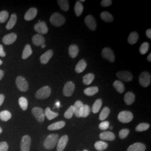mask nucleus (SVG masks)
<instances>
[{"label": "nucleus", "instance_id": "1", "mask_svg": "<svg viewBox=\"0 0 151 151\" xmlns=\"http://www.w3.org/2000/svg\"><path fill=\"white\" fill-rule=\"evenodd\" d=\"M59 136L57 134L49 135L44 142V147L47 150H52L57 145Z\"/></svg>", "mask_w": 151, "mask_h": 151}, {"label": "nucleus", "instance_id": "2", "mask_svg": "<svg viewBox=\"0 0 151 151\" xmlns=\"http://www.w3.org/2000/svg\"><path fill=\"white\" fill-rule=\"evenodd\" d=\"M51 24L57 27L62 26L65 22V19L62 15L58 12H54L50 17Z\"/></svg>", "mask_w": 151, "mask_h": 151}, {"label": "nucleus", "instance_id": "3", "mask_svg": "<svg viewBox=\"0 0 151 151\" xmlns=\"http://www.w3.org/2000/svg\"><path fill=\"white\" fill-rule=\"evenodd\" d=\"M51 94V88L48 86L43 87L35 93V97L38 99H45L48 98Z\"/></svg>", "mask_w": 151, "mask_h": 151}, {"label": "nucleus", "instance_id": "4", "mask_svg": "<svg viewBox=\"0 0 151 151\" xmlns=\"http://www.w3.org/2000/svg\"><path fill=\"white\" fill-rule=\"evenodd\" d=\"M151 75L149 72L144 71L139 76V82L142 86L147 87L151 83Z\"/></svg>", "mask_w": 151, "mask_h": 151}, {"label": "nucleus", "instance_id": "5", "mask_svg": "<svg viewBox=\"0 0 151 151\" xmlns=\"http://www.w3.org/2000/svg\"><path fill=\"white\" fill-rule=\"evenodd\" d=\"M118 119L122 123H128L133 119V115L129 111H123L119 114Z\"/></svg>", "mask_w": 151, "mask_h": 151}, {"label": "nucleus", "instance_id": "6", "mask_svg": "<svg viewBox=\"0 0 151 151\" xmlns=\"http://www.w3.org/2000/svg\"><path fill=\"white\" fill-rule=\"evenodd\" d=\"M16 86L22 92L27 91L29 89V84L25 78L22 76H18L16 78Z\"/></svg>", "mask_w": 151, "mask_h": 151}, {"label": "nucleus", "instance_id": "7", "mask_svg": "<svg viewBox=\"0 0 151 151\" xmlns=\"http://www.w3.org/2000/svg\"><path fill=\"white\" fill-rule=\"evenodd\" d=\"M32 115L35 119L40 123H43L45 119V114L43 109L39 107H34L32 110Z\"/></svg>", "mask_w": 151, "mask_h": 151}, {"label": "nucleus", "instance_id": "8", "mask_svg": "<svg viewBox=\"0 0 151 151\" xmlns=\"http://www.w3.org/2000/svg\"><path fill=\"white\" fill-rule=\"evenodd\" d=\"M75 89V85L72 81H68L65 83L63 88V93L65 96L70 97L73 94Z\"/></svg>", "mask_w": 151, "mask_h": 151}, {"label": "nucleus", "instance_id": "9", "mask_svg": "<svg viewBox=\"0 0 151 151\" xmlns=\"http://www.w3.org/2000/svg\"><path fill=\"white\" fill-rule=\"evenodd\" d=\"M31 138L30 136L26 135L22 137L20 144V148L22 151H29L31 146Z\"/></svg>", "mask_w": 151, "mask_h": 151}, {"label": "nucleus", "instance_id": "10", "mask_svg": "<svg viewBox=\"0 0 151 151\" xmlns=\"http://www.w3.org/2000/svg\"><path fill=\"white\" fill-rule=\"evenodd\" d=\"M34 30L37 32L42 34H46L48 32V28L44 22H40V20L34 26Z\"/></svg>", "mask_w": 151, "mask_h": 151}, {"label": "nucleus", "instance_id": "11", "mask_svg": "<svg viewBox=\"0 0 151 151\" xmlns=\"http://www.w3.org/2000/svg\"><path fill=\"white\" fill-rule=\"evenodd\" d=\"M116 76L120 80L125 82H129L132 81L133 77L132 74L127 70L119 71L116 73Z\"/></svg>", "mask_w": 151, "mask_h": 151}, {"label": "nucleus", "instance_id": "12", "mask_svg": "<svg viewBox=\"0 0 151 151\" xmlns=\"http://www.w3.org/2000/svg\"><path fill=\"white\" fill-rule=\"evenodd\" d=\"M102 56L103 58L108 60L110 62L115 61V55L113 51L109 48H104L102 50Z\"/></svg>", "mask_w": 151, "mask_h": 151}, {"label": "nucleus", "instance_id": "13", "mask_svg": "<svg viewBox=\"0 0 151 151\" xmlns=\"http://www.w3.org/2000/svg\"><path fill=\"white\" fill-rule=\"evenodd\" d=\"M85 23L92 31H95L96 29V22L95 18L91 15H87L85 18Z\"/></svg>", "mask_w": 151, "mask_h": 151}, {"label": "nucleus", "instance_id": "14", "mask_svg": "<svg viewBox=\"0 0 151 151\" xmlns=\"http://www.w3.org/2000/svg\"><path fill=\"white\" fill-rule=\"evenodd\" d=\"M68 142V137L66 135L62 136L58 140V142L57 143V151H64L65 147L67 145Z\"/></svg>", "mask_w": 151, "mask_h": 151}, {"label": "nucleus", "instance_id": "15", "mask_svg": "<svg viewBox=\"0 0 151 151\" xmlns=\"http://www.w3.org/2000/svg\"><path fill=\"white\" fill-rule=\"evenodd\" d=\"M38 14V10L35 7H32L29 9L25 14L24 19L27 21H31Z\"/></svg>", "mask_w": 151, "mask_h": 151}, {"label": "nucleus", "instance_id": "16", "mask_svg": "<svg viewBox=\"0 0 151 151\" xmlns=\"http://www.w3.org/2000/svg\"><path fill=\"white\" fill-rule=\"evenodd\" d=\"M53 55V51L51 49L47 50L45 53L42 54L40 57V63L43 65H45L48 63L49 60L52 57Z\"/></svg>", "mask_w": 151, "mask_h": 151}, {"label": "nucleus", "instance_id": "17", "mask_svg": "<svg viewBox=\"0 0 151 151\" xmlns=\"http://www.w3.org/2000/svg\"><path fill=\"white\" fill-rule=\"evenodd\" d=\"M16 39L17 35L16 34L12 32L5 35L2 39V42L6 45H10L16 41Z\"/></svg>", "mask_w": 151, "mask_h": 151}, {"label": "nucleus", "instance_id": "18", "mask_svg": "<svg viewBox=\"0 0 151 151\" xmlns=\"http://www.w3.org/2000/svg\"><path fill=\"white\" fill-rule=\"evenodd\" d=\"M45 38L41 34H36L32 38V43L36 46H41L45 43Z\"/></svg>", "mask_w": 151, "mask_h": 151}, {"label": "nucleus", "instance_id": "19", "mask_svg": "<svg viewBox=\"0 0 151 151\" xmlns=\"http://www.w3.org/2000/svg\"><path fill=\"white\" fill-rule=\"evenodd\" d=\"M146 146L141 143H135L128 147L127 151H145Z\"/></svg>", "mask_w": 151, "mask_h": 151}, {"label": "nucleus", "instance_id": "20", "mask_svg": "<svg viewBox=\"0 0 151 151\" xmlns=\"http://www.w3.org/2000/svg\"><path fill=\"white\" fill-rule=\"evenodd\" d=\"M101 139L103 140L112 141L115 139V135L111 132H104L101 133L99 135Z\"/></svg>", "mask_w": 151, "mask_h": 151}, {"label": "nucleus", "instance_id": "21", "mask_svg": "<svg viewBox=\"0 0 151 151\" xmlns=\"http://www.w3.org/2000/svg\"><path fill=\"white\" fill-rule=\"evenodd\" d=\"M135 101V95L132 92H128L124 96V101L128 105H130Z\"/></svg>", "mask_w": 151, "mask_h": 151}, {"label": "nucleus", "instance_id": "22", "mask_svg": "<svg viewBox=\"0 0 151 151\" xmlns=\"http://www.w3.org/2000/svg\"><path fill=\"white\" fill-rule=\"evenodd\" d=\"M86 62L84 60H81L76 66L75 71L77 73H81L86 69Z\"/></svg>", "mask_w": 151, "mask_h": 151}, {"label": "nucleus", "instance_id": "23", "mask_svg": "<svg viewBox=\"0 0 151 151\" xmlns=\"http://www.w3.org/2000/svg\"><path fill=\"white\" fill-rule=\"evenodd\" d=\"M65 125V123L63 121H60L55 122L53 124H50L48 127V129L49 130H60L63 128Z\"/></svg>", "mask_w": 151, "mask_h": 151}, {"label": "nucleus", "instance_id": "24", "mask_svg": "<svg viewBox=\"0 0 151 151\" xmlns=\"http://www.w3.org/2000/svg\"><path fill=\"white\" fill-rule=\"evenodd\" d=\"M79 52V49L77 45L75 44L70 45L68 48V53L71 58H75L77 56Z\"/></svg>", "mask_w": 151, "mask_h": 151}, {"label": "nucleus", "instance_id": "25", "mask_svg": "<svg viewBox=\"0 0 151 151\" xmlns=\"http://www.w3.org/2000/svg\"><path fill=\"white\" fill-rule=\"evenodd\" d=\"M91 112V109L88 105H83L80 111V118H86Z\"/></svg>", "mask_w": 151, "mask_h": 151}, {"label": "nucleus", "instance_id": "26", "mask_svg": "<svg viewBox=\"0 0 151 151\" xmlns=\"http://www.w3.org/2000/svg\"><path fill=\"white\" fill-rule=\"evenodd\" d=\"M100 17L103 21L106 22H113L114 17L108 11H103L100 14Z\"/></svg>", "mask_w": 151, "mask_h": 151}, {"label": "nucleus", "instance_id": "27", "mask_svg": "<svg viewBox=\"0 0 151 151\" xmlns=\"http://www.w3.org/2000/svg\"><path fill=\"white\" fill-rule=\"evenodd\" d=\"M32 53V50L31 46L29 44H27L25 45V48L24 49L22 54V58L23 60H26L28 57H29Z\"/></svg>", "mask_w": 151, "mask_h": 151}, {"label": "nucleus", "instance_id": "28", "mask_svg": "<svg viewBox=\"0 0 151 151\" xmlns=\"http://www.w3.org/2000/svg\"><path fill=\"white\" fill-rule=\"evenodd\" d=\"M103 104V101L101 99H99L93 103L92 107V111L94 114H96L100 111Z\"/></svg>", "mask_w": 151, "mask_h": 151}, {"label": "nucleus", "instance_id": "29", "mask_svg": "<svg viewBox=\"0 0 151 151\" xmlns=\"http://www.w3.org/2000/svg\"><path fill=\"white\" fill-rule=\"evenodd\" d=\"M138 39H139L138 34L135 32H133L130 33L129 35L128 38V42L130 44L133 45L137 42Z\"/></svg>", "mask_w": 151, "mask_h": 151}, {"label": "nucleus", "instance_id": "30", "mask_svg": "<svg viewBox=\"0 0 151 151\" xmlns=\"http://www.w3.org/2000/svg\"><path fill=\"white\" fill-rule=\"evenodd\" d=\"M16 22H17V16L15 14H13L11 15L10 20L6 25V29L7 30H10L12 28H13L15 25Z\"/></svg>", "mask_w": 151, "mask_h": 151}, {"label": "nucleus", "instance_id": "31", "mask_svg": "<svg viewBox=\"0 0 151 151\" xmlns=\"http://www.w3.org/2000/svg\"><path fill=\"white\" fill-rule=\"evenodd\" d=\"M99 91V88L96 86L90 87L84 90V93L88 96H92L97 93Z\"/></svg>", "mask_w": 151, "mask_h": 151}, {"label": "nucleus", "instance_id": "32", "mask_svg": "<svg viewBox=\"0 0 151 151\" xmlns=\"http://www.w3.org/2000/svg\"><path fill=\"white\" fill-rule=\"evenodd\" d=\"M95 149L99 151H103L105 150L108 148V145L107 143L104 141H98L95 143Z\"/></svg>", "mask_w": 151, "mask_h": 151}, {"label": "nucleus", "instance_id": "33", "mask_svg": "<svg viewBox=\"0 0 151 151\" xmlns=\"http://www.w3.org/2000/svg\"><path fill=\"white\" fill-rule=\"evenodd\" d=\"M44 114H45V116H46V117L49 120H51L52 119L57 118L59 115L58 113H55L52 111L49 108H46Z\"/></svg>", "mask_w": 151, "mask_h": 151}, {"label": "nucleus", "instance_id": "34", "mask_svg": "<svg viewBox=\"0 0 151 151\" xmlns=\"http://www.w3.org/2000/svg\"><path fill=\"white\" fill-rule=\"evenodd\" d=\"M74 10H75V12L76 16L77 17L81 16L83 10V6L82 5V3L80 1H77L76 2L75 7H74Z\"/></svg>", "mask_w": 151, "mask_h": 151}, {"label": "nucleus", "instance_id": "35", "mask_svg": "<svg viewBox=\"0 0 151 151\" xmlns=\"http://www.w3.org/2000/svg\"><path fill=\"white\" fill-rule=\"evenodd\" d=\"M83 105V104L80 100L76 101L73 106H74V114L76 117L80 118V111L81 108Z\"/></svg>", "mask_w": 151, "mask_h": 151}, {"label": "nucleus", "instance_id": "36", "mask_svg": "<svg viewBox=\"0 0 151 151\" xmlns=\"http://www.w3.org/2000/svg\"><path fill=\"white\" fill-rule=\"evenodd\" d=\"M95 78V75L93 73H88L83 77V83L86 85H89L91 83Z\"/></svg>", "mask_w": 151, "mask_h": 151}, {"label": "nucleus", "instance_id": "37", "mask_svg": "<svg viewBox=\"0 0 151 151\" xmlns=\"http://www.w3.org/2000/svg\"><path fill=\"white\" fill-rule=\"evenodd\" d=\"M113 86L116 89V90L120 93H122L125 90V87L124 84L119 80H116L113 83Z\"/></svg>", "mask_w": 151, "mask_h": 151}, {"label": "nucleus", "instance_id": "38", "mask_svg": "<svg viewBox=\"0 0 151 151\" xmlns=\"http://www.w3.org/2000/svg\"><path fill=\"white\" fill-rule=\"evenodd\" d=\"M57 2L60 8L64 11H67L69 10V2L67 0H58Z\"/></svg>", "mask_w": 151, "mask_h": 151}, {"label": "nucleus", "instance_id": "39", "mask_svg": "<svg viewBox=\"0 0 151 151\" xmlns=\"http://www.w3.org/2000/svg\"><path fill=\"white\" fill-rule=\"evenodd\" d=\"M110 109L108 107H104L103 108L102 111L100 114L99 115V119L101 121H104V120L106 119L110 114Z\"/></svg>", "mask_w": 151, "mask_h": 151}, {"label": "nucleus", "instance_id": "40", "mask_svg": "<svg viewBox=\"0 0 151 151\" xmlns=\"http://www.w3.org/2000/svg\"><path fill=\"white\" fill-rule=\"evenodd\" d=\"M11 118V114L9 111L4 110L0 112V119L2 121L7 122Z\"/></svg>", "mask_w": 151, "mask_h": 151}, {"label": "nucleus", "instance_id": "41", "mask_svg": "<svg viewBox=\"0 0 151 151\" xmlns=\"http://www.w3.org/2000/svg\"><path fill=\"white\" fill-rule=\"evenodd\" d=\"M19 104L22 108V110L25 111L28 107V101L27 98L24 97H21L19 99Z\"/></svg>", "mask_w": 151, "mask_h": 151}, {"label": "nucleus", "instance_id": "42", "mask_svg": "<svg viewBox=\"0 0 151 151\" xmlns=\"http://www.w3.org/2000/svg\"><path fill=\"white\" fill-rule=\"evenodd\" d=\"M150 125V124L148 123H142L138 124L136 128H135V130L137 132H143V131H145L147 129H149Z\"/></svg>", "mask_w": 151, "mask_h": 151}, {"label": "nucleus", "instance_id": "43", "mask_svg": "<svg viewBox=\"0 0 151 151\" xmlns=\"http://www.w3.org/2000/svg\"><path fill=\"white\" fill-rule=\"evenodd\" d=\"M74 114V106L73 105L70 106L64 114V116L66 119H70L72 118Z\"/></svg>", "mask_w": 151, "mask_h": 151}, {"label": "nucleus", "instance_id": "44", "mask_svg": "<svg viewBox=\"0 0 151 151\" xmlns=\"http://www.w3.org/2000/svg\"><path fill=\"white\" fill-rule=\"evenodd\" d=\"M150 47V44L147 42H144L142 44L139 48V52L141 54H145L147 53Z\"/></svg>", "mask_w": 151, "mask_h": 151}, {"label": "nucleus", "instance_id": "45", "mask_svg": "<svg viewBox=\"0 0 151 151\" xmlns=\"http://www.w3.org/2000/svg\"><path fill=\"white\" fill-rule=\"evenodd\" d=\"M9 17V13L6 11H2L0 12V22L4 23L6 22Z\"/></svg>", "mask_w": 151, "mask_h": 151}, {"label": "nucleus", "instance_id": "46", "mask_svg": "<svg viewBox=\"0 0 151 151\" xmlns=\"http://www.w3.org/2000/svg\"><path fill=\"white\" fill-rule=\"evenodd\" d=\"M129 133V130L128 129H122L119 132V137L121 139H124L128 136Z\"/></svg>", "mask_w": 151, "mask_h": 151}, {"label": "nucleus", "instance_id": "47", "mask_svg": "<svg viewBox=\"0 0 151 151\" xmlns=\"http://www.w3.org/2000/svg\"><path fill=\"white\" fill-rule=\"evenodd\" d=\"M99 127L100 130H106L109 127V122L108 121H104L99 124Z\"/></svg>", "mask_w": 151, "mask_h": 151}, {"label": "nucleus", "instance_id": "48", "mask_svg": "<svg viewBox=\"0 0 151 151\" xmlns=\"http://www.w3.org/2000/svg\"><path fill=\"white\" fill-rule=\"evenodd\" d=\"M9 150V145L6 142L0 143V151H7Z\"/></svg>", "mask_w": 151, "mask_h": 151}, {"label": "nucleus", "instance_id": "49", "mask_svg": "<svg viewBox=\"0 0 151 151\" xmlns=\"http://www.w3.org/2000/svg\"><path fill=\"white\" fill-rule=\"evenodd\" d=\"M112 4L111 0H103L101 2V5L103 7H109Z\"/></svg>", "mask_w": 151, "mask_h": 151}, {"label": "nucleus", "instance_id": "50", "mask_svg": "<svg viewBox=\"0 0 151 151\" xmlns=\"http://www.w3.org/2000/svg\"><path fill=\"white\" fill-rule=\"evenodd\" d=\"M0 56L2 57H4L6 56V53L4 50L3 46L0 44Z\"/></svg>", "mask_w": 151, "mask_h": 151}, {"label": "nucleus", "instance_id": "51", "mask_svg": "<svg viewBox=\"0 0 151 151\" xmlns=\"http://www.w3.org/2000/svg\"><path fill=\"white\" fill-rule=\"evenodd\" d=\"M146 35L148 38L150 39H151V29H148L146 30Z\"/></svg>", "mask_w": 151, "mask_h": 151}, {"label": "nucleus", "instance_id": "52", "mask_svg": "<svg viewBox=\"0 0 151 151\" xmlns=\"http://www.w3.org/2000/svg\"><path fill=\"white\" fill-rule=\"evenodd\" d=\"M5 100V96L3 94H0V106L4 103Z\"/></svg>", "mask_w": 151, "mask_h": 151}, {"label": "nucleus", "instance_id": "53", "mask_svg": "<svg viewBox=\"0 0 151 151\" xmlns=\"http://www.w3.org/2000/svg\"><path fill=\"white\" fill-rule=\"evenodd\" d=\"M4 71L0 70V80H2V78L4 77Z\"/></svg>", "mask_w": 151, "mask_h": 151}, {"label": "nucleus", "instance_id": "54", "mask_svg": "<svg viewBox=\"0 0 151 151\" xmlns=\"http://www.w3.org/2000/svg\"><path fill=\"white\" fill-rule=\"evenodd\" d=\"M55 106L57 107V108H59L60 107V102L59 101H57L55 104Z\"/></svg>", "mask_w": 151, "mask_h": 151}, {"label": "nucleus", "instance_id": "55", "mask_svg": "<svg viewBox=\"0 0 151 151\" xmlns=\"http://www.w3.org/2000/svg\"><path fill=\"white\" fill-rule=\"evenodd\" d=\"M147 60L148 61V62H151V53L149 54V55L148 56V57H147Z\"/></svg>", "mask_w": 151, "mask_h": 151}, {"label": "nucleus", "instance_id": "56", "mask_svg": "<svg viewBox=\"0 0 151 151\" xmlns=\"http://www.w3.org/2000/svg\"><path fill=\"white\" fill-rule=\"evenodd\" d=\"M41 46H42V48H44L45 47V44H43V45H41Z\"/></svg>", "mask_w": 151, "mask_h": 151}, {"label": "nucleus", "instance_id": "57", "mask_svg": "<svg viewBox=\"0 0 151 151\" xmlns=\"http://www.w3.org/2000/svg\"><path fill=\"white\" fill-rule=\"evenodd\" d=\"M2 132V128L0 127V134H1Z\"/></svg>", "mask_w": 151, "mask_h": 151}, {"label": "nucleus", "instance_id": "58", "mask_svg": "<svg viewBox=\"0 0 151 151\" xmlns=\"http://www.w3.org/2000/svg\"><path fill=\"white\" fill-rule=\"evenodd\" d=\"M2 64V61L0 60V65Z\"/></svg>", "mask_w": 151, "mask_h": 151}, {"label": "nucleus", "instance_id": "59", "mask_svg": "<svg viewBox=\"0 0 151 151\" xmlns=\"http://www.w3.org/2000/svg\"><path fill=\"white\" fill-rule=\"evenodd\" d=\"M85 0H82H82H81V1H80V2H85Z\"/></svg>", "mask_w": 151, "mask_h": 151}, {"label": "nucleus", "instance_id": "60", "mask_svg": "<svg viewBox=\"0 0 151 151\" xmlns=\"http://www.w3.org/2000/svg\"><path fill=\"white\" fill-rule=\"evenodd\" d=\"M110 129H113V128H112L111 127H110Z\"/></svg>", "mask_w": 151, "mask_h": 151}, {"label": "nucleus", "instance_id": "61", "mask_svg": "<svg viewBox=\"0 0 151 151\" xmlns=\"http://www.w3.org/2000/svg\"><path fill=\"white\" fill-rule=\"evenodd\" d=\"M87 151V150H84V151Z\"/></svg>", "mask_w": 151, "mask_h": 151}]
</instances>
